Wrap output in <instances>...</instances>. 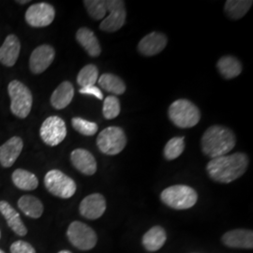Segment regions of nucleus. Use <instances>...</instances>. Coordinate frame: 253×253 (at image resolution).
<instances>
[{
  "label": "nucleus",
  "mask_w": 253,
  "mask_h": 253,
  "mask_svg": "<svg viewBox=\"0 0 253 253\" xmlns=\"http://www.w3.org/2000/svg\"><path fill=\"white\" fill-rule=\"evenodd\" d=\"M0 253H4V252H3V251H2V250H0Z\"/></svg>",
  "instance_id": "37"
},
{
  "label": "nucleus",
  "mask_w": 253,
  "mask_h": 253,
  "mask_svg": "<svg viewBox=\"0 0 253 253\" xmlns=\"http://www.w3.org/2000/svg\"><path fill=\"white\" fill-rule=\"evenodd\" d=\"M84 5L87 10L89 16L94 20H101L104 18L107 12L106 1L104 0H85Z\"/></svg>",
  "instance_id": "30"
},
{
  "label": "nucleus",
  "mask_w": 253,
  "mask_h": 253,
  "mask_svg": "<svg viewBox=\"0 0 253 253\" xmlns=\"http://www.w3.org/2000/svg\"><path fill=\"white\" fill-rule=\"evenodd\" d=\"M98 83L103 90L115 95H122L126 91V84L113 73H103L98 79Z\"/></svg>",
  "instance_id": "25"
},
{
  "label": "nucleus",
  "mask_w": 253,
  "mask_h": 253,
  "mask_svg": "<svg viewBox=\"0 0 253 253\" xmlns=\"http://www.w3.org/2000/svg\"><path fill=\"white\" fill-rule=\"evenodd\" d=\"M99 79V70L97 66L88 64L84 66L77 75V83L82 87L95 85Z\"/></svg>",
  "instance_id": "28"
},
{
  "label": "nucleus",
  "mask_w": 253,
  "mask_h": 253,
  "mask_svg": "<svg viewBox=\"0 0 253 253\" xmlns=\"http://www.w3.org/2000/svg\"><path fill=\"white\" fill-rule=\"evenodd\" d=\"M167 42V37L163 33L151 32L140 41L137 49L145 56H153L163 52Z\"/></svg>",
  "instance_id": "14"
},
{
  "label": "nucleus",
  "mask_w": 253,
  "mask_h": 253,
  "mask_svg": "<svg viewBox=\"0 0 253 253\" xmlns=\"http://www.w3.org/2000/svg\"><path fill=\"white\" fill-rule=\"evenodd\" d=\"M58 253H72L70 251H61V252H59Z\"/></svg>",
  "instance_id": "36"
},
{
  "label": "nucleus",
  "mask_w": 253,
  "mask_h": 253,
  "mask_svg": "<svg viewBox=\"0 0 253 253\" xmlns=\"http://www.w3.org/2000/svg\"><path fill=\"white\" fill-rule=\"evenodd\" d=\"M0 213L6 218L9 228L20 236L27 234V227L23 223L18 212L6 201H0Z\"/></svg>",
  "instance_id": "19"
},
{
  "label": "nucleus",
  "mask_w": 253,
  "mask_h": 253,
  "mask_svg": "<svg viewBox=\"0 0 253 253\" xmlns=\"http://www.w3.org/2000/svg\"><path fill=\"white\" fill-rule=\"evenodd\" d=\"M106 210V201L100 193H93L83 200L79 207L80 214L87 219H97Z\"/></svg>",
  "instance_id": "13"
},
{
  "label": "nucleus",
  "mask_w": 253,
  "mask_h": 253,
  "mask_svg": "<svg viewBox=\"0 0 253 253\" xmlns=\"http://www.w3.org/2000/svg\"><path fill=\"white\" fill-rule=\"evenodd\" d=\"M69 241L80 251L92 250L98 241V236L91 227L81 221H73L67 231Z\"/></svg>",
  "instance_id": "8"
},
{
  "label": "nucleus",
  "mask_w": 253,
  "mask_h": 253,
  "mask_svg": "<svg viewBox=\"0 0 253 253\" xmlns=\"http://www.w3.org/2000/svg\"><path fill=\"white\" fill-rule=\"evenodd\" d=\"M79 92L83 95H90L94 96L99 100H103V94L98 86L95 85H90V86H85V87H82Z\"/></svg>",
  "instance_id": "34"
},
{
  "label": "nucleus",
  "mask_w": 253,
  "mask_h": 253,
  "mask_svg": "<svg viewBox=\"0 0 253 253\" xmlns=\"http://www.w3.org/2000/svg\"><path fill=\"white\" fill-rule=\"evenodd\" d=\"M121 111L120 101L116 96H108L103 101L102 113L106 119L118 118Z\"/></svg>",
  "instance_id": "32"
},
{
  "label": "nucleus",
  "mask_w": 253,
  "mask_h": 253,
  "mask_svg": "<svg viewBox=\"0 0 253 253\" xmlns=\"http://www.w3.org/2000/svg\"><path fill=\"white\" fill-rule=\"evenodd\" d=\"M71 161L75 169L85 175H93L97 172V162L92 154L83 148H77L71 154Z\"/></svg>",
  "instance_id": "15"
},
{
  "label": "nucleus",
  "mask_w": 253,
  "mask_h": 253,
  "mask_svg": "<svg viewBox=\"0 0 253 253\" xmlns=\"http://www.w3.org/2000/svg\"><path fill=\"white\" fill-rule=\"evenodd\" d=\"M23 147L24 143L20 137H11L0 146V164L5 168L11 167L18 159Z\"/></svg>",
  "instance_id": "16"
},
{
  "label": "nucleus",
  "mask_w": 253,
  "mask_h": 253,
  "mask_svg": "<svg viewBox=\"0 0 253 253\" xmlns=\"http://www.w3.org/2000/svg\"><path fill=\"white\" fill-rule=\"evenodd\" d=\"M21 51V42L18 38L11 34L6 38L0 47V63L6 67H13L17 62Z\"/></svg>",
  "instance_id": "18"
},
{
  "label": "nucleus",
  "mask_w": 253,
  "mask_h": 253,
  "mask_svg": "<svg viewBox=\"0 0 253 253\" xmlns=\"http://www.w3.org/2000/svg\"><path fill=\"white\" fill-rule=\"evenodd\" d=\"M44 185L51 194L61 199L73 197L77 189L75 181L59 170H51L47 172Z\"/></svg>",
  "instance_id": "7"
},
{
  "label": "nucleus",
  "mask_w": 253,
  "mask_h": 253,
  "mask_svg": "<svg viewBox=\"0 0 253 253\" xmlns=\"http://www.w3.org/2000/svg\"><path fill=\"white\" fill-rule=\"evenodd\" d=\"M253 4L252 0H228L224 6V11L229 18L239 20L244 17Z\"/></svg>",
  "instance_id": "27"
},
{
  "label": "nucleus",
  "mask_w": 253,
  "mask_h": 253,
  "mask_svg": "<svg viewBox=\"0 0 253 253\" xmlns=\"http://www.w3.org/2000/svg\"><path fill=\"white\" fill-rule=\"evenodd\" d=\"M161 200L167 207L175 210L190 209L198 201L196 190L187 185H174L163 190Z\"/></svg>",
  "instance_id": "3"
},
{
  "label": "nucleus",
  "mask_w": 253,
  "mask_h": 253,
  "mask_svg": "<svg viewBox=\"0 0 253 253\" xmlns=\"http://www.w3.org/2000/svg\"><path fill=\"white\" fill-rule=\"evenodd\" d=\"M17 3H20V4H27V3H29V0H26V1H17Z\"/></svg>",
  "instance_id": "35"
},
{
  "label": "nucleus",
  "mask_w": 253,
  "mask_h": 253,
  "mask_svg": "<svg viewBox=\"0 0 253 253\" xmlns=\"http://www.w3.org/2000/svg\"><path fill=\"white\" fill-rule=\"evenodd\" d=\"M18 208L27 216L32 218H39L43 213V205L41 200L31 195H24L18 201Z\"/></svg>",
  "instance_id": "24"
},
{
  "label": "nucleus",
  "mask_w": 253,
  "mask_h": 253,
  "mask_svg": "<svg viewBox=\"0 0 253 253\" xmlns=\"http://www.w3.org/2000/svg\"><path fill=\"white\" fill-rule=\"evenodd\" d=\"M72 125L76 131L84 136H93L99 129V126L95 122H90L81 118H73Z\"/></svg>",
  "instance_id": "31"
},
{
  "label": "nucleus",
  "mask_w": 253,
  "mask_h": 253,
  "mask_svg": "<svg viewBox=\"0 0 253 253\" xmlns=\"http://www.w3.org/2000/svg\"><path fill=\"white\" fill-rule=\"evenodd\" d=\"M55 52L51 45L42 44L37 47L29 58V69L34 74H41L53 63Z\"/></svg>",
  "instance_id": "12"
},
{
  "label": "nucleus",
  "mask_w": 253,
  "mask_h": 253,
  "mask_svg": "<svg viewBox=\"0 0 253 253\" xmlns=\"http://www.w3.org/2000/svg\"><path fill=\"white\" fill-rule=\"evenodd\" d=\"M11 253H36L35 249L26 241L18 240L10 246Z\"/></svg>",
  "instance_id": "33"
},
{
  "label": "nucleus",
  "mask_w": 253,
  "mask_h": 253,
  "mask_svg": "<svg viewBox=\"0 0 253 253\" xmlns=\"http://www.w3.org/2000/svg\"><path fill=\"white\" fill-rule=\"evenodd\" d=\"M106 9L110 14L107 18L102 20L100 28L105 32H116L122 28L126 22L125 2L121 0H107Z\"/></svg>",
  "instance_id": "10"
},
{
  "label": "nucleus",
  "mask_w": 253,
  "mask_h": 253,
  "mask_svg": "<svg viewBox=\"0 0 253 253\" xmlns=\"http://www.w3.org/2000/svg\"><path fill=\"white\" fill-rule=\"evenodd\" d=\"M40 135L49 146H56L62 143L67 136V126L63 119L56 116L46 118L41 126Z\"/></svg>",
  "instance_id": "9"
},
{
  "label": "nucleus",
  "mask_w": 253,
  "mask_h": 253,
  "mask_svg": "<svg viewBox=\"0 0 253 253\" xmlns=\"http://www.w3.org/2000/svg\"><path fill=\"white\" fill-rule=\"evenodd\" d=\"M10 98V111L19 118H26L30 114L33 98L27 85L17 80L10 82L8 86Z\"/></svg>",
  "instance_id": "5"
},
{
  "label": "nucleus",
  "mask_w": 253,
  "mask_h": 253,
  "mask_svg": "<svg viewBox=\"0 0 253 253\" xmlns=\"http://www.w3.org/2000/svg\"><path fill=\"white\" fill-rule=\"evenodd\" d=\"M235 144L236 138L234 131L221 125L208 127L201 140L203 153L211 160L231 152L235 148Z\"/></svg>",
  "instance_id": "2"
},
{
  "label": "nucleus",
  "mask_w": 253,
  "mask_h": 253,
  "mask_svg": "<svg viewBox=\"0 0 253 253\" xmlns=\"http://www.w3.org/2000/svg\"><path fill=\"white\" fill-rule=\"evenodd\" d=\"M185 142L184 137H173L165 145L164 147V158L167 161H173L177 159L184 152Z\"/></svg>",
  "instance_id": "29"
},
{
  "label": "nucleus",
  "mask_w": 253,
  "mask_h": 253,
  "mask_svg": "<svg viewBox=\"0 0 253 253\" xmlns=\"http://www.w3.org/2000/svg\"><path fill=\"white\" fill-rule=\"evenodd\" d=\"M166 239L167 235L163 227L154 226L144 235L142 243L147 252L155 253L163 248Z\"/></svg>",
  "instance_id": "22"
},
{
  "label": "nucleus",
  "mask_w": 253,
  "mask_h": 253,
  "mask_svg": "<svg viewBox=\"0 0 253 253\" xmlns=\"http://www.w3.org/2000/svg\"><path fill=\"white\" fill-rule=\"evenodd\" d=\"M126 136L124 130L117 126H111L101 130L97 138V145L101 153L116 156L126 147Z\"/></svg>",
  "instance_id": "6"
},
{
  "label": "nucleus",
  "mask_w": 253,
  "mask_h": 253,
  "mask_svg": "<svg viewBox=\"0 0 253 253\" xmlns=\"http://www.w3.org/2000/svg\"><path fill=\"white\" fill-rule=\"evenodd\" d=\"M249 158L245 153L232 154L212 159L207 165V171L211 179L228 184L238 179L249 167Z\"/></svg>",
  "instance_id": "1"
},
{
  "label": "nucleus",
  "mask_w": 253,
  "mask_h": 253,
  "mask_svg": "<svg viewBox=\"0 0 253 253\" xmlns=\"http://www.w3.org/2000/svg\"><path fill=\"white\" fill-rule=\"evenodd\" d=\"M169 118L180 128L196 126L201 119L199 108L190 100L180 99L173 101L168 110Z\"/></svg>",
  "instance_id": "4"
},
{
  "label": "nucleus",
  "mask_w": 253,
  "mask_h": 253,
  "mask_svg": "<svg viewBox=\"0 0 253 253\" xmlns=\"http://www.w3.org/2000/svg\"><path fill=\"white\" fill-rule=\"evenodd\" d=\"M221 241L226 247L233 249H253V232L245 229L233 230L224 234Z\"/></svg>",
  "instance_id": "17"
},
{
  "label": "nucleus",
  "mask_w": 253,
  "mask_h": 253,
  "mask_svg": "<svg viewBox=\"0 0 253 253\" xmlns=\"http://www.w3.org/2000/svg\"><path fill=\"white\" fill-rule=\"evenodd\" d=\"M0 237H1V233H0Z\"/></svg>",
  "instance_id": "38"
},
{
  "label": "nucleus",
  "mask_w": 253,
  "mask_h": 253,
  "mask_svg": "<svg viewBox=\"0 0 253 253\" xmlns=\"http://www.w3.org/2000/svg\"><path fill=\"white\" fill-rule=\"evenodd\" d=\"M76 40L85 52L92 57H97L101 54V47L98 38L87 27H81L76 33Z\"/></svg>",
  "instance_id": "20"
},
{
  "label": "nucleus",
  "mask_w": 253,
  "mask_h": 253,
  "mask_svg": "<svg viewBox=\"0 0 253 253\" xmlns=\"http://www.w3.org/2000/svg\"><path fill=\"white\" fill-rule=\"evenodd\" d=\"M55 16L54 8L49 3L41 2L31 5L26 12V21L32 27H45L51 25Z\"/></svg>",
  "instance_id": "11"
},
{
  "label": "nucleus",
  "mask_w": 253,
  "mask_h": 253,
  "mask_svg": "<svg viewBox=\"0 0 253 253\" xmlns=\"http://www.w3.org/2000/svg\"><path fill=\"white\" fill-rule=\"evenodd\" d=\"M74 96V87L71 82L61 83L51 96V104L56 110H62L70 105Z\"/></svg>",
  "instance_id": "21"
},
{
  "label": "nucleus",
  "mask_w": 253,
  "mask_h": 253,
  "mask_svg": "<svg viewBox=\"0 0 253 253\" xmlns=\"http://www.w3.org/2000/svg\"><path fill=\"white\" fill-rule=\"evenodd\" d=\"M13 184L22 190H36L39 186L38 177L34 173L24 169H17L11 175Z\"/></svg>",
  "instance_id": "26"
},
{
  "label": "nucleus",
  "mask_w": 253,
  "mask_h": 253,
  "mask_svg": "<svg viewBox=\"0 0 253 253\" xmlns=\"http://www.w3.org/2000/svg\"><path fill=\"white\" fill-rule=\"evenodd\" d=\"M217 69L223 78L231 80L239 76L242 73L243 68L241 62L235 56L224 55L218 59Z\"/></svg>",
  "instance_id": "23"
}]
</instances>
